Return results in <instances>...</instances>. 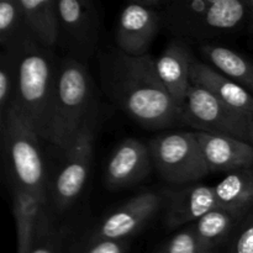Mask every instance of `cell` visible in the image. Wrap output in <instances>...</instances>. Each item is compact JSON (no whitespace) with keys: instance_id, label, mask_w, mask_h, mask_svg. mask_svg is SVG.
<instances>
[{"instance_id":"9","label":"cell","mask_w":253,"mask_h":253,"mask_svg":"<svg viewBox=\"0 0 253 253\" xmlns=\"http://www.w3.org/2000/svg\"><path fill=\"white\" fill-rule=\"evenodd\" d=\"M59 35L57 47L66 57L85 64L98 49L101 10L91 0H57Z\"/></svg>"},{"instance_id":"7","label":"cell","mask_w":253,"mask_h":253,"mask_svg":"<svg viewBox=\"0 0 253 253\" xmlns=\"http://www.w3.org/2000/svg\"><path fill=\"white\" fill-rule=\"evenodd\" d=\"M100 110L91 114L73 145L64 153V161L51 185V210L68 211L81 198L94 158V145L99 130Z\"/></svg>"},{"instance_id":"23","label":"cell","mask_w":253,"mask_h":253,"mask_svg":"<svg viewBox=\"0 0 253 253\" xmlns=\"http://www.w3.org/2000/svg\"><path fill=\"white\" fill-rule=\"evenodd\" d=\"M19 74V49L0 53V124L5 123L14 106Z\"/></svg>"},{"instance_id":"4","label":"cell","mask_w":253,"mask_h":253,"mask_svg":"<svg viewBox=\"0 0 253 253\" xmlns=\"http://www.w3.org/2000/svg\"><path fill=\"white\" fill-rule=\"evenodd\" d=\"M100 109L96 86L85 64L59 59L49 143L62 153L69 150L89 116Z\"/></svg>"},{"instance_id":"28","label":"cell","mask_w":253,"mask_h":253,"mask_svg":"<svg viewBox=\"0 0 253 253\" xmlns=\"http://www.w3.org/2000/svg\"><path fill=\"white\" fill-rule=\"evenodd\" d=\"M250 2V21H249V26L247 29L250 30V32L253 35V0H249Z\"/></svg>"},{"instance_id":"26","label":"cell","mask_w":253,"mask_h":253,"mask_svg":"<svg viewBox=\"0 0 253 253\" xmlns=\"http://www.w3.org/2000/svg\"><path fill=\"white\" fill-rule=\"evenodd\" d=\"M225 253H253V209L239 222Z\"/></svg>"},{"instance_id":"21","label":"cell","mask_w":253,"mask_h":253,"mask_svg":"<svg viewBox=\"0 0 253 253\" xmlns=\"http://www.w3.org/2000/svg\"><path fill=\"white\" fill-rule=\"evenodd\" d=\"M241 219V216L217 208L193 224L202 253H225Z\"/></svg>"},{"instance_id":"20","label":"cell","mask_w":253,"mask_h":253,"mask_svg":"<svg viewBox=\"0 0 253 253\" xmlns=\"http://www.w3.org/2000/svg\"><path fill=\"white\" fill-rule=\"evenodd\" d=\"M212 188L220 209L241 217L253 209V168L227 173Z\"/></svg>"},{"instance_id":"24","label":"cell","mask_w":253,"mask_h":253,"mask_svg":"<svg viewBox=\"0 0 253 253\" xmlns=\"http://www.w3.org/2000/svg\"><path fill=\"white\" fill-rule=\"evenodd\" d=\"M71 236L68 227L59 226L53 222L35 242L29 253H67V246Z\"/></svg>"},{"instance_id":"5","label":"cell","mask_w":253,"mask_h":253,"mask_svg":"<svg viewBox=\"0 0 253 253\" xmlns=\"http://www.w3.org/2000/svg\"><path fill=\"white\" fill-rule=\"evenodd\" d=\"M0 138L10 187L36 195L51 208V189L47 183L40 146L41 138L14 109H11L5 123L0 124Z\"/></svg>"},{"instance_id":"2","label":"cell","mask_w":253,"mask_h":253,"mask_svg":"<svg viewBox=\"0 0 253 253\" xmlns=\"http://www.w3.org/2000/svg\"><path fill=\"white\" fill-rule=\"evenodd\" d=\"M59 59L30 39L19 49V74L14 109L41 140L49 142Z\"/></svg>"},{"instance_id":"25","label":"cell","mask_w":253,"mask_h":253,"mask_svg":"<svg viewBox=\"0 0 253 253\" xmlns=\"http://www.w3.org/2000/svg\"><path fill=\"white\" fill-rule=\"evenodd\" d=\"M156 253H202L199 241L192 225L177 230L168 237Z\"/></svg>"},{"instance_id":"17","label":"cell","mask_w":253,"mask_h":253,"mask_svg":"<svg viewBox=\"0 0 253 253\" xmlns=\"http://www.w3.org/2000/svg\"><path fill=\"white\" fill-rule=\"evenodd\" d=\"M192 84L205 89L232 110L253 120L252 94L214 67L198 58L192 67Z\"/></svg>"},{"instance_id":"19","label":"cell","mask_w":253,"mask_h":253,"mask_svg":"<svg viewBox=\"0 0 253 253\" xmlns=\"http://www.w3.org/2000/svg\"><path fill=\"white\" fill-rule=\"evenodd\" d=\"M27 30L32 39L48 49L58 43L57 0H19Z\"/></svg>"},{"instance_id":"14","label":"cell","mask_w":253,"mask_h":253,"mask_svg":"<svg viewBox=\"0 0 253 253\" xmlns=\"http://www.w3.org/2000/svg\"><path fill=\"white\" fill-rule=\"evenodd\" d=\"M195 59L190 44L178 39H172L155 58L158 78L179 110L193 85L192 67Z\"/></svg>"},{"instance_id":"3","label":"cell","mask_w":253,"mask_h":253,"mask_svg":"<svg viewBox=\"0 0 253 253\" xmlns=\"http://www.w3.org/2000/svg\"><path fill=\"white\" fill-rule=\"evenodd\" d=\"M249 0H175L161 10L163 30L173 39L200 44L237 34L250 21Z\"/></svg>"},{"instance_id":"13","label":"cell","mask_w":253,"mask_h":253,"mask_svg":"<svg viewBox=\"0 0 253 253\" xmlns=\"http://www.w3.org/2000/svg\"><path fill=\"white\" fill-rule=\"evenodd\" d=\"M153 169L147 143L128 137L121 141L106 162L104 184L109 190H123L145 180Z\"/></svg>"},{"instance_id":"10","label":"cell","mask_w":253,"mask_h":253,"mask_svg":"<svg viewBox=\"0 0 253 253\" xmlns=\"http://www.w3.org/2000/svg\"><path fill=\"white\" fill-rule=\"evenodd\" d=\"M165 207V189L136 194L104 215L83 242L125 241L142 231Z\"/></svg>"},{"instance_id":"11","label":"cell","mask_w":253,"mask_h":253,"mask_svg":"<svg viewBox=\"0 0 253 253\" xmlns=\"http://www.w3.org/2000/svg\"><path fill=\"white\" fill-rule=\"evenodd\" d=\"M166 1H135L125 5L115 29L116 48L133 57L146 56L163 30L161 10Z\"/></svg>"},{"instance_id":"8","label":"cell","mask_w":253,"mask_h":253,"mask_svg":"<svg viewBox=\"0 0 253 253\" xmlns=\"http://www.w3.org/2000/svg\"><path fill=\"white\" fill-rule=\"evenodd\" d=\"M180 125L195 132L231 136L253 145V120L197 85H192L180 108Z\"/></svg>"},{"instance_id":"15","label":"cell","mask_w":253,"mask_h":253,"mask_svg":"<svg viewBox=\"0 0 253 253\" xmlns=\"http://www.w3.org/2000/svg\"><path fill=\"white\" fill-rule=\"evenodd\" d=\"M12 212L16 225L17 253H29L35 242L53 224L52 210L26 190L11 188Z\"/></svg>"},{"instance_id":"27","label":"cell","mask_w":253,"mask_h":253,"mask_svg":"<svg viewBox=\"0 0 253 253\" xmlns=\"http://www.w3.org/2000/svg\"><path fill=\"white\" fill-rule=\"evenodd\" d=\"M130 240L125 241L83 242L73 253H127Z\"/></svg>"},{"instance_id":"22","label":"cell","mask_w":253,"mask_h":253,"mask_svg":"<svg viewBox=\"0 0 253 253\" xmlns=\"http://www.w3.org/2000/svg\"><path fill=\"white\" fill-rule=\"evenodd\" d=\"M31 39L19 0L0 2V46L1 51H17Z\"/></svg>"},{"instance_id":"16","label":"cell","mask_w":253,"mask_h":253,"mask_svg":"<svg viewBox=\"0 0 253 253\" xmlns=\"http://www.w3.org/2000/svg\"><path fill=\"white\" fill-rule=\"evenodd\" d=\"M200 150L210 173H231L253 168V145L236 137L197 132Z\"/></svg>"},{"instance_id":"6","label":"cell","mask_w":253,"mask_h":253,"mask_svg":"<svg viewBox=\"0 0 253 253\" xmlns=\"http://www.w3.org/2000/svg\"><path fill=\"white\" fill-rule=\"evenodd\" d=\"M147 145L153 168L169 185L198 183L210 174L195 131H168Z\"/></svg>"},{"instance_id":"18","label":"cell","mask_w":253,"mask_h":253,"mask_svg":"<svg viewBox=\"0 0 253 253\" xmlns=\"http://www.w3.org/2000/svg\"><path fill=\"white\" fill-rule=\"evenodd\" d=\"M199 52L205 63L221 72L224 76L249 90L253 95L252 59L230 47L221 46L215 42L200 44Z\"/></svg>"},{"instance_id":"12","label":"cell","mask_w":253,"mask_h":253,"mask_svg":"<svg viewBox=\"0 0 253 253\" xmlns=\"http://www.w3.org/2000/svg\"><path fill=\"white\" fill-rule=\"evenodd\" d=\"M165 189L163 220L169 230L195 224L204 215L217 209L214 188L204 183L169 185Z\"/></svg>"},{"instance_id":"1","label":"cell","mask_w":253,"mask_h":253,"mask_svg":"<svg viewBox=\"0 0 253 253\" xmlns=\"http://www.w3.org/2000/svg\"><path fill=\"white\" fill-rule=\"evenodd\" d=\"M98 67L103 93L131 120L146 130L180 125V110L158 78L155 57L110 47L100 52Z\"/></svg>"}]
</instances>
